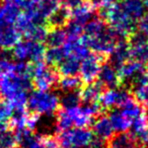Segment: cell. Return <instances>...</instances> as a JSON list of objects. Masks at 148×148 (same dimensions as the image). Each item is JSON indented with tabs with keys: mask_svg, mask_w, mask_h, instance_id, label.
Masks as SVG:
<instances>
[{
	"mask_svg": "<svg viewBox=\"0 0 148 148\" xmlns=\"http://www.w3.org/2000/svg\"><path fill=\"white\" fill-rule=\"evenodd\" d=\"M60 107V97L49 90L36 89L27 99V110L41 116H54Z\"/></svg>",
	"mask_w": 148,
	"mask_h": 148,
	"instance_id": "6da1fadb",
	"label": "cell"
},
{
	"mask_svg": "<svg viewBox=\"0 0 148 148\" xmlns=\"http://www.w3.org/2000/svg\"><path fill=\"white\" fill-rule=\"evenodd\" d=\"M56 137L62 148H84L89 147L95 136L87 127H72L58 132Z\"/></svg>",
	"mask_w": 148,
	"mask_h": 148,
	"instance_id": "7a4b0ae2",
	"label": "cell"
},
{
	"mask_svg": "<svg viewBox=\"0 0 148 148\" xmlns=\"http://www.w3.org/2000/svg\"><path fill=\"white\" fill-rule=\"evenodd\" d=\"M45 44L38 43L31 40L19 41L11 49L12 59L18 61H29L32 63H39L44 61L46 52Z\"/></svg>",
	"mask_w": 148,
	"mask_h": 148,
	"instance_id": "3957f363",
	"label": "cell"
},
{
	"mask_svg": "<svg viewBox=\"0 0 148 148\" xmlns=\"http://www.w3.org/2000/svg\"><path fill=\"white\" fill-rule=\"evenodd\" d=\"M59 74L57 70L49 66L45 61L34 63V70L32 74V84L38 90H50L57 85Z\"/></svg>",
	"mask_w": 148,
	"mask_h": 148,
	"instance_id": "277c9868",
	"label": "cell"
},
{
	"mask_svg": "<svg viewBox=\"0 0 148 148\" xmlns=\"http://www.w3.org/2000/svg\"><path fill=\"white\" fill-rule=\"evenodd\" d=\"M108 61L107 56L97 53H89L85 58L80 61L79 68V77L82 83H89L97 78L101 67L105 62Z\"/></svg>",
	"mask_w": 148,
	"mask_h": 148,
	"instance_id": "5b68a950",
	"label": "cell"
},
{
	"mask_svg": "<svg viewBox=\"0 0 148 148\" xmlns=\"http://www.w3.org/2000/svg\"><path fill=\"white\" fill-rule=\"evenodd\" d=\"M141 140L131 132H118L107 141L108 148H145Z\"/></svg>",
	"mask_w": 148,
	"mask_h": 148,
	"instance_id": "8992f818",
	"label": "cell"
},
{
	"mask_svg": "<svg viewBox=\"0 0 148 148\" xmlns=\"http://www.w3.org/2000/svg\"><path fill=\"white\" fill-rule=\"evenodd\" d=\"M97 78L106 88H117L121 86V79L117 68L108 61L101 65Z\"/></svg>",
	"mask_w": 148,
	"mask_h": 148,
	"instance_id": "52a82bcc",
	"label": "cell"
},
{
	"mask_svg": "<svg viewBox=\"0 0 148 148\" xmlns=\"http://www.w3.org/2000/svg\"><path fill=\"white\" fill-rule=\"evenodd\" d=\"M92 132L93 136L99 138V140L103 142H107L112 136L114 135V128L109 119V116H106L103 114L97 116L92 121Z\"/></svg>",
	"mask_w": 148,
	"mask_h": 148,
	"instance_id": "ba28073f",
	"label": "cell"
},
{
	"mask_svg": "<svg viewBox=\"0 0 148 148\" xmlns=\"http://www.w3.org/2000/svg\"><path fill=\"white\" fill-rule=\"evenodd\" d=\"M131 59V54H130V46L127 39L123 38L117 43L112 53L108 57V62L118 68L120 65L125 63L126 61Z\"/></svg>",
	"mask_w": 148,
	"mask_h": 148,
	"instance_id": "9c48e42d",
	"label": "cell"
},
{
	"mask_svg": "<svg viewBox=\"0 0 148 148\" xmlns=\"http://www.w3.org/2000/svg\"><path fill=\"white\" fill-rule=\"evenodd\" d=\"M106 87L99 81H92V82L85 83V85H81L79 88L81 103H90L95 101H99L101 93L105 91Z\"/></svg>",
	"mask_w": 148,
	"mask_h": 148,
	"instance_id": "30bf717a",
	"label": "cell"
},
{
	"mask_svg": "<svg viewBox=\"0 0 148 148\" xmlns=\"http://www.w3.org/2000/svg\"><path fill=\"white\" fill-rule=\"evenodd\" d=\"M71 18V10L69 7L63 5L58 6L47 17V29H63Z\"/></svg>",
	"mask_w": 148,
	"mask_h": 148,
	"instance_id": "8fae6325",
	"label": "cell"
},
{
	"mask_svg": "<svg viewBox=\"0 0 148 148\" xmlns=\"http://www.w3.org/2000/svg\"><path fill=\"white\" fill-rule=\"evenodd\" d=\"M21 39V34L13 25L5 23L0 31V49L11 50Z\"/></svg>",
	"mask_w": 148,
	"mask_h": 148,
	"instance_id": "7c38bea8",
	"label": "cell"
},
{
	"mask_svg": "<svg viewBox=\"0 0 148 148\" xmlns=\"http://www.w3.org/2000/svg\"><path fill=\"white\" fill-rule=\"evenodd\" d=\"M80 68V60L71 55H67L55 68L58 74L63 75H77Z\"/></svg>",
	"mask_w": 148,
	"mask_h": 148,
	"instance_id": "4fadbf2b",
	"label": "cell"
},
{
	"mask_svg": "<svg viewBox=\"0 0 148 148\" xmlns=\"http://www.w3.org/2000/svg\"><path fill=\"white\" fill-rule=\"evenodd\" d=\"M109 119L116 132H126L131 127L132 121L127 117L122 109L113 110L109 115Z\"/></svg>",
	"mask_w": 148,
	"mask_h": 148,
	"instance_id": "5bb4252c",
	"label": "cell"
},
{
	"mask_svg": "<svg viewBox=\"0 0 148 148\" xmlns=\"http://www.w3.org/2000/svg\"><path fill=\"white\" fill-rule=\"evenodd\" d=\"M120 7L127 16L136 23L144 16V6L140 0H126Z\"/></svg>",
	"mask_w": 148,
	"mask_h": 148,
	"instance_id": "9a60e30c",
	"label": "cell"
},
{
	"mask_svg": "<svg viewBox=\"0 0 148 148\" xmlns=\"http://www.w3.org/2000/svg\"><path fill=\"white\" fill-rule=\"evenodd\" d=\"M21 13V8L16 4L2 2L0 5V18L8 25H14Z\"/></svg>",
	"mask_w": 148,
	"mask_h": 148,
	"instance_id": "2e32d148",
	"label": "cell"
},
{
	"mask_svg": "<svg viewBox=\"0 0 148 148\" xmlns=\"http://www.w3.org/2000/svg\"><path fill=\"white\" fill-rule=\"evenodd\" d=\"M67 56L64 46L61 47H47L45 52L44 61L49 66L56 68L57 65Z\"/></svg>",
	"mask_w": 148,
	"mask_h": 148,
	"instance_id": "e0dca14e",
	"label": "cell"
},
{
	"mask_svg": "<svg viewBox=\"0 0 148 148\" xmlns=\"http://www.w3.org/2000/svg\"><path fill=\"white\" fill-rule=\"evenodd\" d=\"M67 41V34L63 29H48L45 39L47 47H61Z\"/></svg>",
	"mask_w": 148,
	"mask_h": 148,
	"instance_id": "ac0fdd59",
	"label": "cell"
},
{
	"mask_svg": "<svg viewBox=\"0 0 148 148\" xmlns=\"http://www.w3.org/2000/svg\"><path fill=\"white\" fill-rule=\"evenodd\" d=\"M82 85L80 77L77 75H63L58 79L57 85L58 88L61 89L62 91H70L79 89Z\"/></svg>",
	"mask_w": 148,
	"mask_h": 148,
	"instance_id": "d6986e66",
	"label": "cell"
},
{
	"mask_svg": "<svg viewBox=\"0 0 148 148\" xmlns=\"http://www.w3.org/2000/svg\"><path fill=\"white\" fill-rule=\"evenodd\" d=\"M47 32L48 29L43 25H33L23 36L27 40H31V41L38 42V43H44Z\"/></svg>",
	"mask_w": 148,
	"mask_h": 148,
	"instance_id": "ffe728a7",
	"label": "cell"
},
{
	"mask_svg": "<svg viewBox=\"0 0 148 148\" xmlns=\"http://www.w3.org/2000/svg\"><path fill=\"white\" fill-rule=\"evenodd\" d=\"M132 133L135 134L137 137H139L141 134H143L148 129V113L147 110L143 111L139 116L135 118L132 121L131 127Z\"/></svg>",
	"mask_w": 148,
	"mask_h": 148,
	"instance_id": "44dd1931",
	"label": "cell"
},
{
	"mask_svg": "<svg viewBox=\"0 0 148 148\" xmlns=\"http://www.w3.org/2000/svg\"><path fill=\"white\" fill-rule=\"evenodd\" d=\"M81 103L79 89L76 90L64 91L62 97H60V106L62 108H72L79 106Z\"/></svg>",
	"mask_w": 148,
	"mask_h": 148,
	"instance_id": "7402d4cb",
	"label": "cell"
},
{
	"mask_svg": "<svg viewBox=\"0 0 148 148\" xmlns=\"http://www.w3.org/2000/svg\"><path fill=\"white\" fill-rule=\"evenodd\" d=\"M130 90L138 103L148 108V82L133 86Z\"/></svg>",
	"mask_w": 148,
	"mask_h": 148,
	"instance_id": "603a6c76",
	"label": "cell"
},
{
	"mask_svg": "<svg viewBox=\"0 0 148 148\" xmlns=\"http://www.w3.org/2000/svg\"><path fill=\"white\" fill-rule=\"evenodd\" d=\"M17 145L12 130H0V148H9Z\"/></svg>",
	"mask_w": 148,
	"mask_h": 148,
	"instance_id": "cb8c5ba5",
	"label": "cell"
},
{
	"mask_svg": "<svg viewBox=\"0 0 148 148\" xmlns=\"http://www.w3.org/2000/svg\"><path fill=\"white\" fill-rule=\"evenodd\" d=\"M25 0H2V2H8V3H12V4H16L18 6H21V5L25 3Z\"/></svg>",
	"mask_w": 148,
	"mask_h": 148,
	"instance_id": "d4e9b609",
	"label": "cell"
},
{
	"mask_svg": "<svg viewBox=\"0 0 148 148\" xmlns=\"http://www.w3.org/2000/svg\"><path fill=\"white\" fill-rule=\"evenodd\" d=\"M145 69H146V71H147V73H148V62L146 63V66H145Z\"/></svg>",
	"mask_w": 148,
	"mask_h": 148,
	"instance_id": "484cf974",
	"label": "cell"
}]
</instances>
